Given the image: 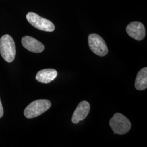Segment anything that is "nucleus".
Instances as JSON below:
<instances>
[{
    "label": "nucleus",
    "instance_id": "f257e3e1",
    "mask_svg": "<svg viewBox=\"0 0 147 147\" xmlns=\"http://www.w3.org/2000/svg\"><path fill=\"white\" fill-rule=\"evenodd\" d=\"M0 53L6 62H12L16 57V44L13 38L8 34L0 39Z\"/></svg>",
    "mask_w": 147,
    "mask_h": 147
},
{
    "label": "nucleus",
    "instance_id": "f03ea898",
    "mask_svg": "<svg viewBox=\"0 0 147 147\" xmlns=\"http://www.w3.org/2000/svg\"><path fill=\"white\" fill-rule=\"evenodd\" d=\"M51 106L49 100L40 99L33 101L26 107L24 115L28 119H31L42 115L48 110Z\"/></svg>",
    "mask_w": 147,
    "mask_h": 147
},
{
    "label": "nucleus",
    "instance_id": "7ed1b4c3",
    "mask_svg": "<svg viewBox=\"0 0 147 147\" xmlns=\"http://www.w3.org/2000/svg\"><path fill=\"white\" fill-rule=\"evenodd\" d=\"M114 134L124 135L130 131L131 127L130 121L120 113H116L111 118L109 123Z\"/></svg>",
    "mask_w": 147,
    "mask_h": 147
},
{
    "label": "nucleus",
    "instance_id": "20e7f679",
    "mask_svg": "<svg viewBox=\"0 0 147 147\" xmlns=\"http://www.w3.org/2000/svg\"><path fill=\"white\" fill-rule=\"evenodd\" d=\"M27 21L32 26L37 29L45 32H53L55 27L51 21L45 19L33 12H29L26 15Z\"/></svg>",
    "mask_w": 147,
    "mask_h": 147
},
{
    "label": "nucleus",
    "instance_id": "39448f33",
    "mask_svg": "<svg viewBox=\"0 0 147 147\" xmlns=\"http://www.w3.org/2000/svg\"><path fill=\"white\" fill-rule=\"evenodd\" d=\"M88 45L92 51L99 56H105L109 52L104 40L99 35L93 33L88 36Z\"/></svg>",
    "mask_w": 147,
    "mask_h": 147
},
{
    "label": "nucleus",
    "instance_id": "423d86ee",
    "mask_svg": "<svg viewBox=\"0 0 147 147\" xmlns=\"http://www.w3.org/2000/svg\"><path fill=\"white\" fill-rule=\"evenodd\" d=\"M126 33L134 39L141 41L146 36V30L143 24L138 21L130 22L126 28Z\"/></svg>",
    "mask_w": 147,
    "mask_h": 147
},
{
    "label": "nucleus",
    "instance_id": "0eeeda50",
    "mask_svg": "<svg viewBox=\"0 0 147 147\" xmlns=\"http://www.w3.org/2000/svg\"><path fill=\"white\" fill-rule=\"evenodd\" d=\"M90 111V105L88 102L82 101L78 105L72 116V122L78 124L80 121H83L87 117Z\"/></svg>",
    "mask_w": 147,
    "mask_h": 147
},
{
    "label": "nucleus",
    "instance_id": "6e6552de",
    "mask_svg": "<svg viewBox=\"0 0 147 147\" xmlns=\"http://www.w3.org/2000/svg\"><path fill=\"white\" fill-rule=\"evenodd\" d=\"M21 43L24 47L32 53H42L44 50V46L42 42L30 36L23 37Z\"/></svg>",
    "mask_w": 147,
    "mask_h": 147
},
{
    "label": "nucleus",
    "instance_id": "1a4fd4ad",
    "mask_svg": "<svg viewBox=\"0 0 147 147\" xmlns=\"http://www.w3.org/2000/svg\"><path fill=\"white\" fill-rule=\"evenodd\" d=\"M57 76V71L53 69H45L40 70L36 75V79L42 84H49L53 81Z\"/></svg>",
    "mask_w": 147,
    "mask_h": 147
},
{
    "label": "nucleus",
    "instance_id": "9d476101",
    "mask_svg": "<svg viewBox=\"0 0 147 147\" xmlns=\"http://www.w3.org/2000/svg\"><path fill=\"white\" fill-rule=\"evenodd\" d=\"M135 86L138 90H143L147 88V68L142 69L137 73Z\"/></svg>",
    "mask_w": 147,
    "mask_h": 147
},
{
    "label": "nucleus",
    "instance_id": "9b49d317",
    "mask_svg": "<svg viewBox=\"0 0 147 147\" xmlns=\"http://www.w3.org/2000/svg\"><path fill=\"white\" fill-rule=\"evenodd\" d=\"M3 106H2V102H1V101L0 99V118L2 117V116H3Z\"/></svg>",
    "mask_w": 147,
    "mask_h": 147
}]
</instances>
